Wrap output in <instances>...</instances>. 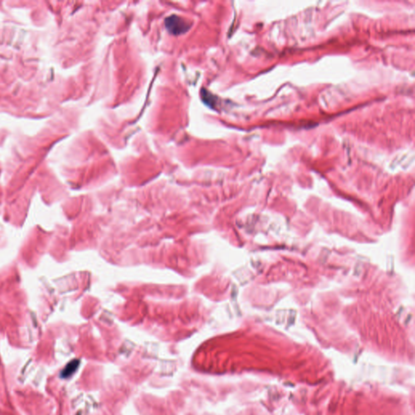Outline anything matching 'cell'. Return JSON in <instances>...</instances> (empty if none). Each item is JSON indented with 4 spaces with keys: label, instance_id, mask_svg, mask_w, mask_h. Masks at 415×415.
I'll list each match as a JSON object with an SVG mask.
<instances>
[{
    "label": "cell",
    "instance_id": "1",
    "mask_svg": "<svg viewBox=\"0 0 415 415\" xmlns=\"http://www.w3.org/2000/svg\"><path fill=\"white\" fill-rule=\"evenodd\" d=\"M165 25L167 27V30L174 35L183 34L187 30H189L191 28L189 23H187L185 20L175 15L167 17L165 21Z\"/></svg>",
    "mask_w": 415,
    "mask_h": 415
},
{
    "label": "cell",
    "instance_id": "2",
    "mask_svg": "<svg viewBox=\"0 0 415 415\" xmlns=\"http://www.w3.org/2000/svg\"><path fill=\"white\" fill-rule=\"evenodd\" d=\"M76 366H77V364H73V362L69 364V365L64 369V372H63V376H64V377H67V376H69V375L76 369Z\"/></svg>",
    "mask_w": 415,
    "mask_h": 415
}]
</instances>
